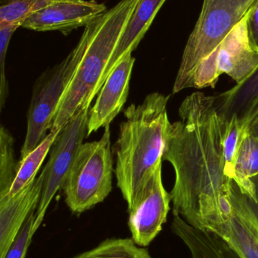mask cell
<instances>
[{"instance_id": "obj_14", "label": "cell", "mask_w": 258, "mask_h": 258, "mask_svg": "<svg viewBox=\"0 0 258 258\" xmlns=\"http://www.w3.org/2000/svg\"><path fill=\"white\" fill-rule=\"evenodd\" d=\"M165 2L166 0H139L99 82L96 94L99 93L106 79L118 62L137 48Z\"/></svg>"}, {"instance_id": "obj_6", "label": "cell", "mask_w": 258, "mask_h": 258, "mask_svg": "<svg viewBox=\"0 0 258 258\" xmlns=\"http://www.w3.org/2000/svg\"><path fill=\"white\" fill-rule=\"evenodd\" d=\"M86 44L87 33L84 30L74 50L61 63L46 70L35 83L20 159L33 151L47 136V131L51 128L55 113L81 60Z\"/></svg>"}, {"instance_id": "obj_20", "label": "cell", "mask_w": 258, "mask_h": 258, "mask_svg": "<svg viewBox=\"0 0 258 258\" xmlns=\"http://www.w3.org/2000/svg\"><path fill=\"white\" fill-rule=\"evenodd\" d=\"M13 137L2 125L0 128V199L7 197L16 176L18 162L15 159Z\"/></svg>"}, {"instance_id": "obj_2", "label": "cell", "mask_w": 258, "mask_h": 258, "mask_svg": "<svg viewBox=\"0 0 258 258\" xmlns=\"http://www.w3.org/2000/svg\"><path fill=\"white\" fill-rule=\"evenodd\" d=\"M170 95L149 94L139 105L130 104L124 111L116 144L117 186L128 209L133 207L158 162L162 159L171 122Z\"/></svg>"}, {"instance_id": "obj_12", "label": "cell", "mask_w": 258, "mask_h": 258, "mask_svg": "<svg viewBox=\"0 0 258 258\" xmlns=\"http://www.w3.org/2000/svg\"><path fill=\"white\" fill-rule=\"evenodd\" d=\"M134 63L132 53L126 54L106 79L95 104L89 110L86 137L110 125L122 110L128 97Z\"/></svg>"}, {"instance_id": "obj_21", "label": "cell", "mask_w": 258, "mask_h": 258, "mask_svg": "<svg viewBox=\"0 0 258 258\" xmlns=\"http://www.w3.org/2000/svg\"><path fill=\"white\" fill-rule=\"evenodd\" d=\"M224 118V117H223ZM225 120L224 128V152L225 162V174L229 178L234 180V166L238 149L240 144L245 127L240 119L233 115Z\"/></svg>"}, {"instance_id": "obj_9", "label": "cell", "mask_w": 258, "mask_h": 258, "mask_svg": "<svg viewBox=\"0 0 258 258\" xmlns=\"http://www.w3.org/2000/svg\"><path fill=\"white\" fill-rule=\"evenodd\" d=\"M162 161L158 162L139 198L128 209L132 239L141 247L149 245L162 231L171 209V194L162 181Z\"/></svg>"}, {"instance_id": "obj_16", "label": "cell", "mask_w": 258, "mask_h": 258, "mask_svg": "<svg viewBox=\"0 0 258 258\" xmlns=\"http://www.w3.org/2000/svg\"><path fill=\"white\" fill-rule=\"evenodd\" d=\"M218 112L224 119H239L258 106V68L248 80L215 97Z\"/></svg>"}, {"instance_id": "obj_26", "label": "cell", "mask_w": 258, "mask_h": 258, "mask_svg": "<svg viewBox=\"0 0 258 258\" xmlns=\"http://www.w3.org/2000/svg\"><path fill=\"white\" fill-rule=\"evenodd\" d=\"M248 27H249L251 39L258 48V0H256L255 3L250 9Z\"/></svg>"}, {"instance_id": "obj_27", "label": "cell", "mask_w": 258, "mask_h": 258, "mask_svg": "<svg viewBox=\"0 0 258 258\" xmlns=\"http://www.w3.org/2000/svg\"><path fill=\"white\" fill-rule=\"evenodd\" d=\"M253 182H254V185H255L256 197H257V202H256V204L254 205V206L253 205V206H254V209H255V212L256 213H257L258 217V174L253 178Z\"/></svg>"}, {"instance_id": "obj_7", "label": "cell", "mask_w": 258, "mask_h": 258, "mask_svg": "<svg viewBox=\"0 0 258 258\" xmlns=\"http://www.w3.org/2000/svg\"><path fill=\"white\" fill-rule=\"evenodd\" d=\"M250 9L218 48L198 65L188 83L187 89H214L220 76L224 74L231 77L236 84H240L255 73L258 48L251 39L248 27Z\"/></svg>"}, {"instance_id": "obj_23", "label": "cell", "mask_w": 258, "mask_h": 258, "mask_svg": "<svg viewBox=\"0 0 258 258\" xmlns=\"http://www.w3.org/2000/svg\"><path fill=\"white\" fill-rule=\"evenodd\" d=\"M41 0H0V22L24 23Z\"/></svg>"}, {"instance_id": "obj_11", "label": "cell", "mask_w": 258, "mask_h": 258, "mask_svg": "<svg viewBox=\"0 0 258 258\" xmlns=\"http://www.w3.org/2000/svg\"><path fill=\"white\" fill-rule=\"evenodd\" d=\"M104 4L86 0H41L23 23L36 32L60 31L68 35L86 27L107 11Z\"/></svg>"}, {"instance_id": "obj_10", "label": "cell", "mask_w": 258, "mask_h": 258, "mask_svg": "<svg viewBox=\"0 0 258 258\" xmlns=\"http://www.w3.org/2000/svg\"><path fill=\"white\" fill-rule=\"evenodd\" d=\"M231 212L208 224V230L222 239L240 258H258V217L251 200L235 183Z\"/></svg>"}, {"instance_id": "obj_4", "label": "cell", "mask_w": 258, "mask_h": 258, "mask_svg": "<svg viewBox=\"0 0 258 258\" xmlns=\"http://www.w3.org/2000/svg\"><path fill=\"white\" fill-rule=\"evenodd\" d=\"M255 1L204 0L198 21L185 46L173 93L187 89L195 70L218 48Z\"/></svg>"}, {"instance_id": "obj_18", "label": "cell", "mask_w": 258, "mask_h": 258, "mask_svg": "<svg viewBox=\"0 0 258 258\" xmlns=\"http://www.w3.org/2000/svg\"><path fill=\"white\" fill-rule=\"evenodd\" d=\"M60 132H49L43 141L33 151L18 161L16 176L9 194L6 197H14L35 180L38 171Z\"/></svg>"}, {"instance_id": "obj_13", "label": "cell", "mask_w": 258, "mask_h": 258, "mask_svg": "<svg viewBox=\"0 0 258 258\" xmlns=\"http://www.w3.org/2000/svg\"><path fill=\"white\" fill-rule=\"evenodd\" d=\"M43 174L21 192L12 197L0 199V258H4L21 227L39 205Z\"/></svg>"}, {"instance_id": "obj_19", "label": "cell", "mask_w": 258, "mask_h": 258, "mask_svg": "<svg viewBox=\"0 0 258 258\" xmlns=\"http://www.w3.org/2000/svg\"><path fill=\"white\" fill-rule=\"evenodd\" d=\"M73 258H151L147 248L131 239H107L98 246Z\"/></svg>"}, {"instance_id": "obj_17", "label": "cell", "mask_w": 258, "mask_h": 258, "mask_svg": "<svg viewBox=\"0 0 258 258\" xmlns=\"http://www.w3.org/2000/svg\"><path fill=\"white\" fill-rule=\"evenodd\" d=\"M257 174L258 140L244 130L235 162L234 181L254 206L257 197L253 178Z\"/></svg>"}, {"instance_id": "obj_24", "label": "cell", "mask_w": 258, "mask_h": 258, "mask_svg": "<svg viewBox=\"0 0 258 258\" xmlns=\"http://www.w3.org/2000/svg\"><path fill=\"white\" fill-rule=\"evenodd\" d=\"M36 220L34 211L29 215L26 220L18 236L12 242L4 258H24L27 248L31 242L32 237L34 235L33 225Z\"/></svg>"}, {"instance_id": "obj_15", "label": "cell", "mask_w": 258, "mask_h": 258, "mask_svg": "<svg viewBox=\"0 0 258 258\" xmlns=\"http://www.w3.org/2000/svg\"><path fill=\"white\" fill-rule=\"evenodd\" d=\"M171 228L187 247L192 258H240L219 236L193 227L180 215H174Z\"/></svg>"}, {"instance_id": "obj_3", "label": "cell", "mask_w": 258, "mask_h": 258, "mask_svg": "<svg viewBox=\"0 0 258 258\" xmlns=\"http://www.w3.org/2000/svg\"><path fill=\"white\" fill-rule=\"evenodd\" d=\"M139 0H121L85 27L87 44L55 113L50 132H59L86 107L96 89Z\"/></svg>"}, {"instance_id": "obj_8", "label": "cell", "mask_w": 258, "mask_h": 258, "mask_svg": "<svg viewBox=\"0 0 258 258\" xmlns=\"http://www.w3.org/2000/svg\"><path fill=\"white\" fill-rule=\"evenodd\" d=\"M89 107H86L61 130L50 150L49 159L42 170L43 183L36 209L33 232L36 231L54 196L62 187L76 155L87 135Z\"/></svg>"}, {"instance_id": "obj_1", "label": "cell", "mask_w": 258, "mask_h": 258, "mask_svg": "<svg viewBox=\"0 0 258 258\" xmlns=\"http://www.w3.org/2000/svg\"><path fill=\"white\" fill-rule=\"evenodd\" d=\"M179 115L180 120L170 127L162 155L175 172L170 192L173 214L203 229L232 209L236 182L225 174V120L215 97L199 92L183 100Z\"/></svg>"}, {"instance_id": "obj_22", "label": "cell", "mask_w": 258, "mask_h": 258, "mask_svg": "<svg viewBox=\"0 0 258 258\" xmlns=\"http://www.w3.org/2000/svg\"><path fill=\"white\" fill-rule=\"evenodd\" d=\"M22 24L21 22H0V110L5 107L9 95V85L5 69L8 48L12 35L18 27H22Z\"/></svg>"}, {"instance_id": "obj_5", "label": "cell", "mask_w": 258, "mask_h": 258, "mask_svg": "<svg viewBox=\"0 0 258 258\" xmlns=\"http://www.w3.org/2000/svg\"><path fill=\"white\" fill-rule=\"evenodd\" d=\"M99 141L83 143L62 185L65 203L74 213H83L102 203L112 189L113 159L110 125Z\"/></svg>"}, {"instance_id": "obj_25", "label": "cell", "mask_w": 258, "mask_h": 258, "mask_svg": "<svg viewBox=\"0 0 258 258\" xmlns=\"http://www.w3.org/2000/svg\"><path fill=\"white\" fill-rule=\"evenodd\" d=\"M240 119L245 130L254 135L258 140V106Z\"/></svg>"}]
</instances>
